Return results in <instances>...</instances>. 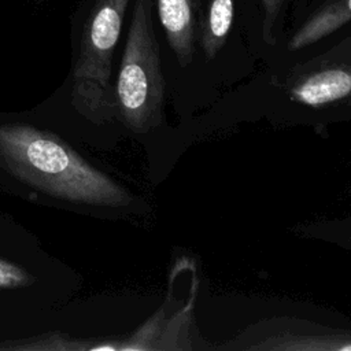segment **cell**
<instances>
[{"instance_id":"cell-4","label":"cell","mask_w":351,"mask_h":351,"mask_svg":"<svg viewBox=\"0 0 351 351\" xmlns=\"http://www.w3.org/2000/svg\"><path fill=\"white\" fill-rule=\"evenodd\" d=\"M285 90L306 107H351V55L333 51L310 60L288 75Z\"/></svg>"},{"instance_id":"cell-7","label":"cell","mask_w":351,"mask_h":351,"mask_svg":"<svg viewBox=\"0 0 351 351\" xmlns=\"http://www.w3.org/2000/svg\"><path fill=\"white\" fill-rule=\"evenodd\" d=\"M351 21V0H329L317 10L288 41L289 51L303 49Z\"/></svg>"},{"instance_id":"cell-6","label":"cell","mask_w":351,"mask_h":351,"mask_svg":"<svg viewBox=\"0 0 351 351\" xmlns=\"http://www.w3.org/2000/svg\"><path fill=\"white\" fill-rule=\"evenodd\" d=\"M233 0H204V5L197 3L199 41L208 60H213L225 45L233 23Z\"/></svg>"},{"instance_id":"cell-3","label":"cell","mask_w":351,"mask_h":351,"mask_svg":"<svg viewBox=\"0 0 351 351\" xmlns=\"http://www.w3.org/2000/svg\"><path fill=\"white\" fill-rule=\"evenodd\" d=\"M128 3L129 0H96L82 33L73 71V101L95 122L110 121L117 115L110 80Z\"/></svg>"},{"instance_id":"cell-2","label":"cell","mask_w":351,"mask_h":351,"mask_svg":"<svg viewBox=\"0 0 351 351\" xmlns=\"http://www.w3.org/2000/svg\"><path fill=\"white\" fill-rule=\"evenodd\" d=\"M117 114L134 133L163 121L165 77L152 25V1L136 0L115 88Z\"/></svg>"},{"instance_id":"cell-9","label":"cell","mask_w":351,"mask_h":351,"mask_svg":"<svg viewBox=\"0 0 351 351\" xmlns=\"http://www.w3.org/2000/svg\"><path fill=\"white\" fill-rule=\"evenodd\" d=\"M33 281L32 276L21 266L0 259V288L12 289L27 287Z\"/></svg>"},{"instance_id":"cell-10","label":"cell","mask_w":351,"mask_h":351,"mask_svg":"<svg viewBox=\"0 0 351 351\" xmlns=\"http://www.w3.org/2000/svg\"><path fill=\"white\" fill-rule=\"evenodd\" d=\"M263 8V38L269 44H274L273 27L278 16L284 0H261Z\"/></svg>"},{"instance_id":"cell-1","label":"cell","mask_w":351,"mask_h":351,"mask_svg":"<svg viewBox=\"0 0 351 351\" xmlns=\"http://www.w3.org/2000/svg\"><path fill=\"white\" fill-rule=\"evenodd\" d=\"M0 165L53 197L97 207H125L130 193L48 130L0 125Z\"/></svg>"},{"instance_id":"cell-8","label":"cell","mask_w":351,"mask_h":351,"mask_svg":"<svg viewBox=\"0 0 351 351\" xmlns=\"http://www.w3.org/2000/svg\"><path fill=\"white\" fill-rule=\"evenodd\" d=\"M252 350H335L351 351V333H314V335H277Z\"/></svg>"},{"instance_id":"cell-5","label":"cell","mask_w":351,"mask_h":351,"mask_svg":"<svg viewBox=\"0 0 351 351\" xmlns=\"http://www.w3.org/2000/svg\"><path fill=\"white\" fill-rule=\"evenodd\" d=\"M158 15L169 47L181 67L195 55L197 36V0H156Z\"/></svg>"}]
</instances>
